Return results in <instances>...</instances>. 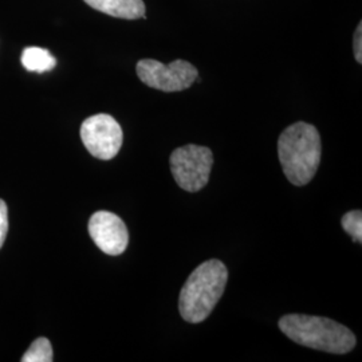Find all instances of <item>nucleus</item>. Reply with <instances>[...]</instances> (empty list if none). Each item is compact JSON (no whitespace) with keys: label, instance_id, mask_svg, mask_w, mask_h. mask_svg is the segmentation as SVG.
Listing matches in <instances>:
<instances>
[{"label":"nucleus","instance_id":"obj_1","mask_svg":"<svg viewBox=\"0 0 362 362\" xmlns=\"http://www.w3.org/2000/svg\"><path fill=\"white\" fill-rule=\"evenodd\" d=\"M278 156L287 180L297 187L309 184L322 156L321 136L317 128L303 121L286 128L278 140Z\"/></svg>","mask_w":362,"mask_h":362},{"label":"nucleus","instance_id":"obj_2","mask_svg":"<svg viewBox=\"0 0 362 362\" xmlns=\"http://www.w3.org/2000/svg\"><path fill=\"white\" fill-rule=\"evenodd\" d=\"M228 282V270L223 262L209 259L196 267L182 286L179 311L189 324L206 321L218 305Z\"/></svg>","mask_w":362,"mask_h":362},{"label":"nucleus","instance_id":"obj_3","mask_svg":"<svg viewBox=\"0 0 362 362\" xmlns=\"http://www.w3.org/2000/svg\"><path fill=\"white\" fill-rule=\"evenodd\" d=\"M281 332L296 344L333 354H346L356 346L354 333L325 317L287 314L279 321Z\"/></svg>","mask_w":362,"mask_h":362},{"label":"nucleus","instance_id":"obj_4","mask_svg":"<svg viewBox=\"0 0 362 362\" xmlns=\"http://www.w3.org/2000/svg\"><path fill=\"white\" fill-rule=\"evenodd\" d=\"M169 164L172 176L181 189L199 192L209 181L214 155L207 146L189 144L175 149Z\"/></svg>","mask_w":362,"mask_h":362},{"label":"nucleus","instance_id":"obj_5","mask_svg":"<svg viewBox=\"0 0 362 362\" xmlns=\"http://www.w3.org/2000/svg\"><path fill=\"white\" fill-rule=\"evenodd\" d=\"M136 71L140 81L146 86L165 93L191 88L199 76L197 69L182 59H176L169 65H164L156 59H141L137 64Z\"/></svg>","mask_w":362,"mask_h":362},{"label":"nucleus","instance_id":"obj_6","mask_svg":"<svg viewBox=\"0 0 362 362\" xmlns=\"http://www.w3.org/2000/svg\"><path fill=\"white\" fill-rule=\"evenodd\" d=\"M81 139L91 156L107 161L115 158L119 152L124 133L113 117L95 115L82 122Z\"/></svg>","mask_w":362,"mask_h":362},{"label":"nucleus","instance_id":"obj_7","mask_svg":"<svg viewBox=\"0 0 362 362\" xmlns=\"http://www.w3.org/2000/svg\"><path fill=\"white\" fill-rule=\"evenodd\" d=\"M93 242L107 255H121L129 243V233L124 220L107 211L95 212L89 220Z\"/></svg>","mask_w":362,"mask_h":362},{"label":"nucleus","instance_id":"obj_8","mask_svg":"<svg viewBox=\"0 0 362 362\" xmlns=\"http://www.w3.org/2000/svg\"><path fill=\"white\" fill-rule=\"evenodd\" d=\"M91 8L119 19H146L143 0H83Z\"/></svg>","mask_w":362,"mask_h":362},{"label":"nucleus","instance_id":"obj_9","mask_svg":"<svg viewBox=\"0 0 362 362\" xmlns=\"http://www.w3.org/2000/svg\"><path fill=\"white\" fill-rule=\"evenodd\" d=\"M22 65L27 71L46 73L55 67L57 59L46 49L26 47L22 52Z\"/></svg>","mask_w":362,"mask_h":362},{"label":"nucleus","instance_id":"obj_10","mask_svg":"<svg viewBox=\"0 0 362 362\" xmlns=\"http://www.w3.org/2000/svg\"><path fill=\"white\" fill-rule=\"evenodd\" d=\"M52 358L50 341L45 337H40L31 344V346L22 357V362H52Z\"/></svg>","mask_w":362,"mask_h":362},{"label":"nucleus","instance_id":"obj_11","mask_svg":"<svg viewBox=\"0 0 362 362\" xmlns=\"http://www.w3.org/2000/svg\"><path fill=\"white\" fill-rule=\"evenodd\" d=\"M342 228L345 233H349L353 238V242H362V212L361 211H350L344 215L341 220Z\"/></svg>","mask_w":362,"mask_h":362},{"label":"nucleus","instance_id":"obj_12","mask_svg":"<svg viewBox=\"0 0 362 362\" xmlns=\"http://www.w3.org/2000/svg\"><path fill=\"white\" fill-rule=\"evenodd\" d=\"M8 233V209L7 204L0 199V248L4 245Z\"/></svg>","mask_w":362,"mask_h":362},{"label":"nucleus","instance_id":"obj_13","mask_svg":"<svg viewBox=\"0 0 362 362\" xmlns=\"http://www.w3.org/2000/svg\"><path fill=\"white\" fill-rule=\"evenodd\" d=\"M353 49H354V58H356V61L358 64H362V23H360L357 28H356Z\"/></svg>","mask_w":362,"mask_h":362}]
</instances>
